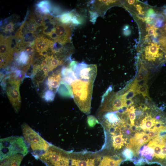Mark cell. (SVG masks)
Instances as JSON below:
<instances>
[{
	"instance_id": "obj_8",
	"label": "cell",
	"mask_w": 166,
	"mask_h": 166,
	"mask_svg": "<svg viewBox=\"0 0 166 166\" xmlns=\"http://www.w3.org/2000/svg\"><path fill=\"white\" fill-rule=\"evenodd\" d=\"M61 69L56 71L49 76L45 84L48 89L56 93L58 90L61 81Z\"/></svg>"
},
{
	"instance_id": "obj_18",
	"label": "cell",
	"mask_w": 166,
	"mask_h": 166,
	"mask_svg": "<svg viewBox=\"0 0 166 166\" xmlns=\"http://www.w3.org/2000/svg\"><path fill=\"white\" fill-rule=\"evenodd\" d=\"M148 89V85L146 83H144L137 86L136 92L137 93L141 94L144 98H149Z\"/></svg>"
},
{
	"instance_id": "obj_16",
	"label": "cell",
	"mask_w": 166,
	"mask_h": 166,
	"mask_svg": "<svg viewBox=\"0 0 166 166\" xmlns=\"http://www.w3.org/2000/svg\"><path fill=\"white\" fill-rule=\"evenodd\" d=\"M112 139L113 146L115 149H120L126 143L125 138H123L122 134L113 136L112 137Z\"/></svg>"
},
{
	"instance_id": "obj_11",
	"label": "cell",
	"mask_w": 166,
	"mask_h": 166,
	"mask_svg": "<svg viewBox=\"0 0 166 166\" xmlns=\"http://www.w3.org/2000/svg\"><path fill=\"white\" fill-rule=\"evenodd\" d=\"M24 156L17 154L6 157L0 160V166H20Z\"/></svg>"
},
{
	"instance_id": "obj_35",
	"label": "cell",
	"mask_w": 166,
	"mask_h": 166,
	"mask_svg": "<svg viewBox=\"0 0 166 166\" xmlns=\"http://www.w3.org/2000/svg\"><path fill=\"white\" fill-rule=\"evenodd\" d=\"M140 109L143 111H144L148 109V107L147 106L144 105H141L140 107Z\"/></svg>"
},
{
	"instance_id": "obj_36",
	"label": "cell",
	"mask_w": 166,
	"mask_h": 166,
	"mask_svg": "<svg viewBox=\"0 0 166 166\" xmlns=\"http://www.w3.org/2000/svg\"><path fill=\"white\" fill-rule=\"evenodd\" d=\"M127 2L129 5H132L135 3V1L134 0H129Z\"/></svg>"
},
{
	"instance_id": "obj_22",
	"label": "cell",
	"mask_w": 166,
	"mask_h": 166,
	"mask_svg": "<svg viewBox=\"0 0 166 166\" xmlns=\"http://www.w3.org/2000/svg\"><path fill=\"white\" fill-rule=\"evenodd\" d=\"M31 19V21L27 23L26 28L28 33H33L36 31L38 26L32 17Z\"/></svg>"
},
{
	"instance_id": "obj_1",
	"label": "cell",
	"mask_w": 166,
	"mask_h": 166,
	"mask_svg": "<svg viewBox=\"0 0 166 166\" xmlns=\"http://www.w3.org/2000/svg\"><path fill=\"white\" fill-rule=\"evenodd\" d=\"M64 70L62 81L70 87L74 101L83 113L89 114L93 84L97 74L95 64L71 61Z\"/></svg>"
},
{
	"instance_id": "obj_12",
	"label": "cell",
	"mask_w": 166,
	"mask_h": 166,
	"mask_svg": "<svg viewBox=\"0 0 166 166\" xmlns=\"http://www.w3.org/2000/svg\"><path fill=\"white\" fill-rule=\"evenodd\" d=\"M59 20L63 24L72 23L78 25L80 23L76 15L72 12L62 14L60 16Z\"/></svg>"
},
{
	"instance_id": "obj_31",
	"label": "cell",
	"mask_w": 166,
	"mask_h": 166,
	"mask_svg": "<svg viewBox=\"0 0 166 166\" xmlns=\"http://www.w3.org/2000/svg\"><path fill=\"white\" fill-rule=\"evenodd\" d=\"M14 28V24L12 22H10L7 24L5 28L6 31H11Z\"/></svg>"
},
{
	"instance_id": "obj_21",
	"label": "cell",
	"mask_w": 166,
	"mask_h": 166,
	"mask_svg": "<svg viewBox=\"0 0 166 166\" xmlns=\"http://www.w3.org/2000/svg\"><path fill=\"white\" fill-rule=\"evenodd\" d=\"M135 110V109L134 107L133 106H132L129 109L127 108L125 111V113H128L131 125H134V120L136 118Z\"/></svg>"
},
{
	"instance_id": "obj_23",
	"label": "cell",
	"mask_w": 166,
	"mask_h": 166,
	"mask_svg": "<svg viewBox=\"0 0 166 166\" xmlns=\"http://www.w3.org/2000/svg\"><path fill=\"white\" fill-rule=\"evenodd\" d=\"M164 18L161 14H157L156 17L154 19L153 25L154 26L157 28L161 27L163 24Z\"/></svg>"
},
{
	"instance_id": "obj_4",
	"label": "cell",
	"mask_w": 166,
	"mask_h": 166,
	"mask_svg": "<svg viewBox=\"0 0 166 166\" xmlns=\"http://www.w3.org/2000/svg\"><path fill=\"white\" fill-rule=\"evenodd\" d=\"M70 154L50 144L38 159L46 166H70Z\"/></svg>"
},
{
	"instance_id": "obj_10",
	"label": "cell",
	"mask_w": 166,
	"mask_h": 166,
	"mask_svg": "<svg viewBox=\"0 0 166 166\" xmlns=\"http://www.w3.org/2000/svg\"><path fill=\"white\" fill-rule=\"evenodd\" d=\"M160 46L156 43H151V45L144 48L145 58L150 61H155L156 58L161 57L163 54L159 53Z\"/></svg>"
},
{
	"instance_id": "obj_33",
	"label": "cell",
	"mask_w": 166,
	"mask_h": 166,
	"mask_svg": "<svg viewBox=\"0 0 166 166\" xmlns=\"http://www.w3.org/2000/svg\"><path fill=\"white\" fill-rule=\"evenodd\" d=\"M144 12L143 11L141 14H137L136 16L138 18L142 21L144 22L145 17H144Z\"/></svg>"
},
{
	"instance_id": "obj_25",
	"label": "cell",
	"mask_w": 166,
	"mask_h": 166,
	"mask_svg": "<svg viewBox=\"0 0 166 166\" xmlns=\"http://www.w3.org/2000/svg\"><path fill=\"white\" fill-rule=\"evenodd\" d=\"M147 78L143 73L140 72L138 71L133 83H138L139 82L143 80H146Z\"/></svg>"
},
{
	"instance_id": "obj_17",
	"label": "cell",
	"mask_w": 166,
	"mask_h": 166,
	"mask_svg": "<svg viewBox=\"0 0 166 166\" xmlns=\"http://www.w3.org/2000/svg\"><path fill=\"white\" fill-rule=\"evenodd\" d=\"M140 155L145 158L148 161V160L153 159L154 151L153 150L148 146H144L139 152Z\"/></svg>"
},
{
	"instance_id": "obj_24",
	"label": "cell",
	"mask_w": 166,
	"mask_h": 166,
	"mask_svg": "<svg viewBox=\"0 0 166 166\" xmlns=\"http://www.w3.org/2000/svg\"><path fill=\"white\" fill-rule=\"evenodd\" d=\"M122 154L125 160H132L134 155V152L130 149L125 148L123 150Z\"/></svg>"
},
{
	"instance_id": "obj_3",
	"label": "cell",
	"mask_w": 166,
	"mask_h": 166,
	"mask_svg": "<svg viewBox=\"0 0 166 166\" xmlns=\"http://www.w3.org/2000/svg\"><path fill=\"white\" fill-rule=\"evenodd\" d=\"M0 160L10 156L20 154L25 156L28 149L24 138L13 136L0 139Z\"/></svg>"
},
{
	"instance_id": "obj_27",
	"label": "cell",
	"mask_w": 166,
	"mask_h": 166,
	"mask_svg": "<svg viewBox=\"0 0 166 166\" xmlns=\"http://www.w3.org/2000/svg\"><path fill=\"white\" fill-rule=\"evenodd\" d=\"M98 122L97 119L93 116H89L88 118V124L90 127L94 126Z\"/></svg>"
},
{
	"instance_id": "obj_15",
	"label": "cell",
	"mask_w": 166,
	"mask_h": 166,
	"mask_svg": "<svg viewBox=\"0 0 166 166\" xmlns=\"http://www.w3.org/2000/svg\"><path fill=\"white\" fill-rule=\"evenodd\" d=\"M38 12L43 14H47L50 13V4L47 0H42L38 2L36 5Z\"/></svg>"
},
{
	"instance_id": "obj_34",
	"label": "cell",
	"mask_w": 166,
	"mask_h": 166,
	"mask_svg": "<svg viewBox=\"0 0 166 166\" xmlns=\"http://www.w3.org/2000/svg\"><path fill=\"white\" fill-rule=\"evenodd\" d=\"M131 31L129 29L123 30V34L125 36H129L131 34Z\"/></svg>"
},
{
	"instance_id": "obj_2",
	"label": "cell",
	"mask_w": 166,
	"mask_h": 166,
	"mask_svg": "<svg viewBox=\"0 0 166 166\" xmlns=\"http://www.w3.org/2000/svg\"><path fill=\"white\" fill-rule=\"evenodd\" d=\"M23 138L28 149L36 159L44 153L50 144L43 138L38 133L26 123L21 126Z\"/></svg>"
},
{
	"instance_id": "obj_5",
	"label": "cell",
	"mask_w": 166,
	"mask_h": 166,
	"mask_svg": "<svg viewBox=\"0 0 166 166\" xmlns=\"http://www.w3.org/2000/svg\"><path fill=\"white\" fill-rule=\"evenodd\" d=\"M2 83L3 89H6L9 99L15 112L19 110L21 104V99L19 92V86L21 81L20 80L10 79L5 78Z\"/></svg>"
},
{
	"instance_id": "obj_6",
	"label": "cell",
	"mask_w": 166,
	"mask_h": 166,
	"mask_svg": "<svg viewBox=\"0 0 166 166\" xmlns=\"http://www.w3.org/2000/svg\"><path fill=\"white\" fill-rule=\"evenodd\" d=\"M11 42L9 38H1L0 65L1 67L8 64L12 59L13 50L11 48Z\"/></svg>"
},
{
	"instance_id": "obj_28",
	"label": "cell",
	"mask_w": 166,
	"mask_h": 166,
	"mask_svg": "<svg viewBox=\"0 0 166 166\" xmlns=\"http://www.w3.org/2000/svg\"><path fill=\"white\" fill-rule=\"evenodd\" d=\"M159 41L160 45L165 50H166V36L160 37Z\"/></svg>"
},
{
	"instance_id": "obj_19",
	"label": "cell",
	"mask_w": 166,
	"mask_h": 166,
	"mask_svg": "<svg viewBox=\"0 0 166 166\" xmlns=\"http://www.w3.org/2000/svg\"><path fill=\"white\" fill-rule=\"evenodd\" d=\"M55 94V93L53 91L47 89L43 93L42 98L46 102H51L53 100Z\"/></svg>"
},
{
	"instance_id": "obj_26",
	"label": "cell",
	"mask_w": 166,
	"mask_h": 166,
	"mask_svg": "<svg viewBox=\"0 0 166 166\" xmlns=\"http://www.w3.org/2000/svg\"><path fill=\"white\" fill-rule=\"evenodd\" d=\"M157 14L153 9H150L146 13V17L152 20L156 18Z\"/></svg>"
},
{
	"instance_id": "obj_30",
	"label": "cell",
	"mask_w": 166,
	"mask_h": 166,
	"mask_svg": "<svg viewBox=\"0 0 166 166\" xmlns=\"http://www.w3.org/2000/svg\"><path fill=\"white\" fill-rule=\"evenodd\" d=\"M148 35L153 36L154 38H156L158 36V34L156 32V30L153 29H149L147 31Z\"/></svg>"
},
{
	"instance_id": "obj_20",
	"label": "cell",
	"mask_w": 166,
	"mask_h": 166,
	"mask_svg": "<svg viewBox=\"0 0 166 166\" xmlns=\"http://www.w3.org/2000/svg\"><path fill=\"white\" fill-rule=\"evenodd\" d=\"M136 93L135 90L130 88L127 91L121 95V98L126 101L132 100V99L136 95Z\"/></svg>"
},
{
	"instance_id": "obj_13",
	"label": "cell",
	"mask_w": 166,
	"mask_h": 166,
	"mask_svg": "<svg viewBox=\"0 0 166 166\" xmlns=\"http://www.w3.org/2000/svg\"><path fill=\"white\" fill-rule=\"evenodd\" d=\"M121 159H115L108 156L103 157L98 166H120Z\"/></svg>"
},
{
	"instance_id": "obj_37",
	"label": "cell",
	"mask_w": 166,
	"mask_h": 166,
	"mask_svg": "<svg viewBox=\"0 0 166 166\" xmlns=\"http://www.w3.org/2000/svg\"><path fill=\"white\" fill-rule=\"evenodd\" d=\"M164 30L166 31V23L165 24V27H164Z\"/></svg>"
},
{
	"instance_id": "obj_7",
	"label": "cell",
	"mask_w": 166,
	"mask_h": 166,
	"mask_svg": "<svg viewBox=\"0 0 166 166\" xmlns=\"http://www.w3.org/2000/svg\"><path fill=\"white\" fill-rule=\"evenodd\" d=\"M53 42L49 40L47 38L42 36L36 38L34 42V46L36 51L40 54L45 57L46 51L49 48H51Z\"/></svg>"
},
{
	"instance_id": "obj_14",
	"label": "cell",
	"mask_w": 166,
	"mask_h": 166,
	"mask_svg": "<svg viewBox=\"0 0 166 166\" xmlns=\"http://www.w3.org/2000/svg\"><path fill=\"white\" fill-rule=\"evenodd\" d=\"M95 159L78 160L70 158V166H94Z\"/></svg>"
},
{
	"instance_id": "obj_29",
	"label": "cell",
	"mask_w": 166,
	"mask_h": 166,
	"mask_svg": "<svg viewBox=\"0 0 166 166\" xmlns=\"http://www.w3.org/2000/svg\"><path fill=\"white\" fill-rule=\"evenodd\" d=\"M139 71L140 72L143 73L145 77L148 78V76L149 73L147 69L143 65H142L139 70Z\"/></svg>"
},
{
	"instance_id": "obj_9",
	"label": "cell",
	"mask_w": 166,
	"mask_h": 166,
	"mask_svg": "<svg viewBox=\"0 0 166 166\" xmlns=\"http://www.w3.org/2000/svg\"><path fill=\"white\" fill-rule=\"evenodd\" d=\"M32 54L29 53L25 50L22 51L16 59L17 65L24 70H27L32 61Z\"/></svg>"
},
{
	"instance_id": "obj_32",
	"label": "cell",
	"mask_w": 166,
	"mask_h": 166,
	"mask_svg": "<svg viewBox=\"0 0 166 166\" xmlns=\"http://www.w3.org/2000/svg\"><path fill=\"white\" fill-rule=\"evenodd\" d=\"M134 6L139 13V14H141L143 12V11H142L143 8L140 4H137L134 5Z\"/></svg>"
}]
</instances>
